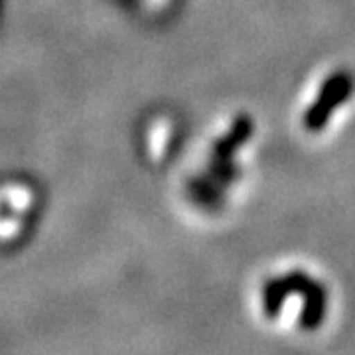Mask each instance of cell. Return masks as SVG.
<instances>
[{
	"instance_id": "obj_1",
	"label": "cell",
	"mask_w": 355,
	"mask_h": 355,
	"mask_svg": "<svg viewBox=\"0 0 355 355\" xmlns=\"http://www.w3.org/2000/svg\"><path fill=\"white\" fill-rule=\"evenodd\" d=\"M261 146L263 125L254 111L239 107L221 114L186 182L188 202L209 217L235 211L254 188Z\"/></svg>"
},
{
	"instance_id": "obj_2",
	"label": "cell",
	"mask_w": 355,
	"mask_h": 355,
	"mask_svg": "<svg viewBox=\"0 0 355 355\" xmlns=\"http://www.w3.org/2000/svg\"><path fill=\"white\" fill-rule=\"evenodd\" d=\"M331 306L330 280L304 259H280L254 280V312L282 334L318 330L330 316Z\"/></svg>"
},
{
	"instance_id": "obj_3",
	"label": "cell",
	"mask_w": 355,
	"mask_h": 355,
	"mask_svg": "<svg viewBox=\"0 0 355 355\" xmlns=\"http://www.w3.org/2000/svg\"><path fill=\"white\" fill-rule=\"evenodd\" d=\"M355 119V65L331 60L302 79L292 99V125L310 144H326L345 132Z\"/></svg>"
},
{
	"instance_id": "obj_4",
	"label": "cell",
	"mask_w": 355,
	"mask_h": 355,
	"mask_svg": "<svg viewBox=\"0 0 355 355\" xmlns=\"http://www.w3.org/2000/svg\"><path fill=\"white\" fill-rule=\"evenodd\" d=\"M148 8H154V10H160V8H166L172 0H142Z\"/></svg>"
}]
</instances>
